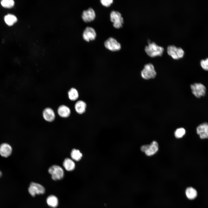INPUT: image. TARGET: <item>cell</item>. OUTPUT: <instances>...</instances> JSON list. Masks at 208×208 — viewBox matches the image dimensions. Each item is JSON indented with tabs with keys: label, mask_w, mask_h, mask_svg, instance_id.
Wrapping results in <instances>:
<instances>
[{
	"label": "cell",
	"mask_w": 208,
	"mask_h": 208,
	"mask_svg": "<svg viewBox=\"0 0 208 208\" xmlns=\"http://www.w3.org/2000/svg\"><path fill=\"white\" fill-rule=\"evenodd\" d=\"M70 156L71 159L73 160L78 161L81 159L82 154L79 150L73 149L71 152Z\"/></svg>",
	"instance_id": "obj_22"
},
{
	"label": "cell",
	"mask_w": 208,
	"mask_h": 208,
	"mask_svg": "<svg viewBox=\"0 0 208 208\" xmlns=\"http://www.w3.org/2000/svg\"><path fill=\"white\" fill-rule=\"evenodd\" d=\"M68 94L69 99L71 101H75L77 99L79 94L77 90L74 88H71L68 91Z\"/></svg>",
	"instance_id": "obj_20"
},
{
	"label": "cell",
	"mask_w": 208,
	"mask_h": 208,
	"mask_svg": "<svg viewBox=\"0 0 208 208\" xmlns=\"http://www.w3.org/2000/svg\"><path fill=\"white\" fill-rule=\"evenodd\" d=\"M4 19L6 24L10 26L13 25L17 21V18L15 15L10 14L5 15Z\"/></svg>",
	"instance_id": "obj_21"
},
{
	"label": "cell",
	"mask_w": 208,
	"mask_h": 208,
	"mask_svg": "<svg viewBox=\"0 0 208 208\" xmlns=\"http://www.w3.org/2000/svg\"><path fill=\"white\" fill-rule=\"evenodd\" d=\"M57 112L59 115L62 118H67L70 115L71 111L68 106L62 105L58 108Z\"/></svg>",
	"instance_id": "obj_14"
},
{
	"label": "cell",
	"mask_w": 208,
	"mask_h": 208,
	"mask_svg": "<svg viewBox=\"0 0 208 208\" xmlns=\"http://www.w3.org/2000/svg\"><path fill=\"white\" fill-rule=\"evenodd\" d=\"M196 133L200 138H208V123L204 122L199 125L196 128Z\"/></svg>",
	"instance_id": "obj_11"
},
{
	"label": "cell",
	"mask_w": 208,
	"mask_h": 208,
	"mask_svg": "<svg viewBox=\"0 0 208 208\" xmlns=\"http://www.w3.org/2000/svg\"><path fill=\"white\" fill-rule=\"evenodd\" d=\"M63 165L66 170L68 171H71L74 170L75 165L73 160L70 158H65L63 163Z\"/></svg>",
	"instance_id": "obj_17"
},
{
	"label": "cell",
	"mask_w": 208,
	"mask_h": 208,
	"mask_svg": "<svg viewBox=\"0 0 208 208\" xmlns=\"http://www.w3.org/2000/svg\"><path fill=\"white\" fill-rule=\"evenodd\" d=\"M111 21L113 26L116 28H120L122 26L124 20L121 14L118 11L113 10L110 14Z\"/></svg>",
	"instance_id": "obj_5"
},
{
	"label": "cell",
	"mask_w": 208,
	"mask_h": 208,
	"mask_svg": "<svg viewBox=\"0 0 208 208\" xmlns=\"http://www.w3.org/2000/svg\"><path fill=\"white\" fill-rule=\"evenodd\" d=\"M96 17V14L94 10L90 8L82 12L81 17L83 21L86 23L91 22L93 21Z\"/></svg>",
	"instance_id": "obj_10"
},
{
	"label": "cell",
	"mask_w": 208,
	"mask_h": 208,
	"mask_svg": "<svg viewBox=\"0 0 208 208\" xmlns=\"http://www.w3.org/2000/svg\"><path fill=\"white\" fill-rule=\"evenodd\" d=\"M201 66L204 70L208 71V58L202 60L200 62Z\"/></svg>",
	"instance_id": "obj_25"
},
{
	"label": "cell",
	"mask_w": 208,
	"mask_h": 208,
	"mask_svg": "<svg viewBox=\"0 0 208 208\" xmlns=\"http://www.w3.org/2000/svg\"><path fill=\"white\" fill-rule=\"evenodd\" d=\"M2 174L1 171H0V177L2 176Z\"/></svg>",
	"instance_id": "obj_27"
},
{
	"label": "cell",
	"mask_w": 208,
	"mask_h": 208,
	"mask_svg": "<svg viewBox=\"0 0 208 208\" xmlns=\"http://www.w3.org/2000/svg\"><path fill=\"white\" fill-rule=\"evenodd\" d=\"M190 88L192 94L197 98H200L205 96L206 88L202 83H194L191 85Z\"/></svg>",
	"instance_id": "obj_6"
},
{
	"label": "cell",
	"mask_w": 208,
	"mask_h": 208,
	"mask_svg": "<svg viewBox=\"0 0 208 208\" xmlns=\"http://www.w3.org/2000/svg\"><path fill=\"white\" fill-rule=\"evenodd\" d=\"M185 133V130L183 128H180L176 129L174 132L175 137L177 138L182 137Z\"/></svg>",
	"instance_id": "obj_24"
},
{
	"label": "cell",
	"mask_w": 208,
	"mask_h": 208,
	"mask_svg": "<svg viewBox=\"0 0 208 208\" xmlns=\"http://www.w3.org/2000/svg\"><path fill=\"white\" fill-rule=\"evenodd\" d=\"M48 171L51 175L52 179L54 180H61L64 176L63 169L57 165H54L51 166L49 168Z\"/></svg>",
	"instance_id": "obj_4"
},
{
	"label": "cell",
	"mask_w": 208,
	"mask_h": 208,
	"mask_svg": "<svg viewBox=\"0 0 208 208\" xmlns=\"http://www.w3.org/2000/svg\"><path fill=\"white\" fill-rule=\"evenodd\" d=\"M42 116L46 121L52 122L55 119V115L54 110L51 108H45L42 112Z\"/></svg>",
	"instance_id": "obj_12"
},
{
	"label": "cell",
	"mask_w": 208,
	"mask_h": 208,
	"mask_svg": "<svg viewBox=\"0 0 208 208\" xmlns=\"http://www.w3.org/2000/svg\"><path fill=\"white\" fill-rule=\"evenodd\" d=\"M11 146L7 143H3L0 145V155L3 157H7L12 154Z\"/></svg>",
	"instance_id": "obj_13"
},
{
	"label": "cell",
	"mask_w": 208,
	"mask_h": 208,
	"mask_svg": "<svg viewBox=\"0 0 208 208\" xmlns=\"http://www.w3.org/2000/svg\"><path fill=\"white\" fill-rule=\"evenodd\" d=\"M158 149V145L155 141L152 142L148 145V148L144 152L146 155L148 156L152 155L155 154Z\"/></svg>",
	"instance_id": "obj_16"
},
{
	"label": "cell",
	"mask_w": 208,
	"mask_h": 208,
	"mask_svg": "<svg viewBox=\"0 0 208 208\" xmlns=\"http://www.w3.org/2000/svg\"><path fill=\"white\" fill-rule=\"evenodd\" d=\"M96 36V34L95 30L90 27H87L85 28L82 34L83 39L87 42L95 40Z\"/></svg>",
	"instance_id": "obj_9"
},
{
	"label": "cell",
	"mask_w": 208,
	"mask_h": 208,
	"mask_svg": "<svg viewBox=\"0 0 208 208\" xmlns=\"http://www.w3.org/2000/svg\"><path fill=\"white\" fill-rule=\"evenodd\" d=\"M185 192L187 197L190 200L195 199L197 195L196 190L192 187H187L186 189Z\"/></svg>",
	"instance_id": "obj_19"
},
{
	"label": "cell",
	"mask_w": 208,
	"mask_h": 208,
	"mask_svg": "<svg viewBox=\"0 0 208 208\" xmlns=\"http://www.w3.org/2000/svg\"><path fill=\"white\" fill-rule=\"evenodd\" d=\"M101 2L104 6L106 7L109 6L113 3V0H101Z\"/></svg>",
	"instance_id": "obj_26"
},
{
	"label": "cell",
	"mask_w": 208,
	"mask_h": 208,
	"mask_svg": "<svg viewBox=\"0 0 208 208\" xmlns=\"http://www.w3.org/2000/svg\"><path fill=\"white\" fill-rule=\"evenodd\" d=\"M167 51L169 55L176 60L182 58L185 54L184 50L182 48L173 44L170 45L167 47Z\"/></svg>",
	"instance_id": "obj_3"
},
{
	"label": "cell",
	"mask_w": 208,
	"mask_h": 208,
	"mask_svg": "<svg viewBox=\"0 0 208 208\" xmlns=\"http://www.w3.org/2000/svg\"><path fill=\"white\" fill-rule=\"evenodd\" d=\"M87 105L86 103L82 100L77 101L75 104L74 107L77 113L81 114L84 113L86 111Z\"/></svg>",
	"instance_id": "obj_15"
},
{
	"label": "cell",
	"mask_w": 208,
	"mask_h": 208,
	"mask_svg": "<svg viewBox=\"0 0 208 208\" xmlns=\"http://www.w3.org/2000/svg\"><path fill=\"white\" fill-rule=\"evenodd\" d=\"M46 202L49 206L53 208L57 207L58 204L57 197L54 195H50L47 198Z\"/></svg>",
	"instance_id": "obj_18"
},
{
	"label": "cell",
	"mask_w": 208,
	"mask_h": 208,
	"mask_svg": "<svg viewBox=\"0 0 208 208\" xmlns=\"http://www.w3.org/2000/svg\"><path fill=\"white\" fill-rule=\"evenodd\" d=\"M105 48L113 51L119 50L121 48L120 44L116 39L112 37H109L104 42Z\"/></svg>",
	"instance_id": "obj_8"
},
{
	"label": "cell",
	"mask_w": 208,
	"mask_h": 208,
	"mask_svg": "<svg viewBox=\"0 0 208 208\" xmlns=\"http://www.w3.org/2000/svg\"><path fill=\"white\" fill-rule=\"evenodd\" d=\"M28 191L32 196H34L36 194H43L45 192V189L42 185L37 183L31 182L29 187Z\"/></svg>",
	"instance_id": "obj_7"
},
{
	"label": "cell",
	"mask_w": 208,
	"mask_h": 208,
	"mask_svg": "<svg viewBox=\"0 0 208 208\" xmlns=\"http://www.w3.org/2000/svg\"><path fill=\"white\" fill-rule=\"evenodd\" d=\"M144 50L147 55L151 57H155L162 55L163 53L164 47L154 42H149L146 45Z\"/></svg>",
	"instance_id": "obj_1"
},
{
	"label": "cell",
	"mask_w": 208,
	"mask_h": 208,
	"mask_svg": "<svg viewBox=\"0 0 208 208\" xmlns=\"http://www.w3.org/2000/svg\"><path fill=\"white\" fill-rule=\"evenodd\" d=\"M1 3L3 7L8 8L13 7L14 4V1L12 0H2Z\"/></svg>",
	"instance_id": "obj_23"
},
{
	"label": "cell",
	"mask_w": 208,
	"mask_h": 208,
	"mask_svg": "<svg viewBox=\"0 0 208 208\" xmlns=\"http://www.w3.org/2000/svg\"><path fill=\"white\" fill-rule=\"evenodd\" d=\"M156 75L157 73L154 66L150 63L145 64L141 72L142 77L145 80L153 79Z\"/></svg>",
	"instance_id": "obj_2"
}]
</instances>
